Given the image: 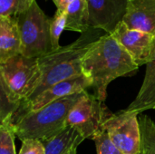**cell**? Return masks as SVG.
Here are the masks:
<instances>
[{
	"label": "cell",
	"instance_id": "6da1fadb",
	"mask_svg": "<svg viewBox=\"0 0 155 154\" xmlns=\"http://www.w3.org/2000/svg\"><path fill=\"white\" fill-rule=\"evenodd\" d=\"M139 66L111 34L105 33L87 52L83 74L92 81L94 95L104 103L107 87L116 78L137 72Z\"/></svg>",
	"mask_w": 155,
	"mask_h": 154
},
{
	"label": "cell",
	"instance_id": "7a4b0ae2",
	"mask_svg": "<svg viewBox=\"0 0 155 154\" xmlns=\"http://www.w3.org/2000/svg\"><path fill=\"white\" fill-rule=\"evenodd\" d=\"M103 30L89 28L73 43L38 58L41 78L34 93L20 105L29 103L53 85L83 74V61L87 52L104 35Z\"/></svg>",
	"mask_w": 155,
	"mask_h": 154
},
{
	"label": "cell",
	"instance_id": "3957f363",
	"mask_svg": "<svg viewBox=\"0 0 155 154\" xmlns=\"http://www.w3.org/2000/svg\"><path fill=\"white\" fill-rule=\"evenodd\" d=\"M85 91L59 99L28 113L13 126L15 136L21 142L26 140L45 142L54 138L66 127L71 110L81 100Z\"/></svg>",
	"mask_w": 155,
	"mask_h": 154
},
{
	"label": "cell",
	"instance_id": "277c9868",
	"mask_svg": "<svg viewBox=\"0 0 155 154\" xmlns=\"http://www.w3.org/2000/svg\"><path fill=\"white\" fill-rule=\"evenodd\" d=\"M16 19L21 37V54L39 58L53 51L50 38L51 18L41 9L36 0Z\"/></svg>",
	"mask_w": 155,
	"mask_h": 154
},
{
	"label": "cell",
	"instance_id": "5b68a950",
	"mask_svg": "<svg viewBox=\"0 0 155 154\" xmlns=\"http://www.w3.org/2000/svg\"><path fill=\"white\" fill-rule=\"evenodd\" d=\"M40 78L38 58L18 54L0 63V80L21 103L34 93Z\"/></svg>",
	"mask_w": 155,
	"mask_h": 154
},
{
	"label": "cell",
	"instance_id": "8992f818",
	"mask_svg": "<svg viewBox=\"0 0 155 154\" xmlns=\"http://www.w3.org/2000/svg\"><path fill=\"white\" fill-rule=\"evenodd\" d=\"M112 114L104 103L86 90L81 100L71 110L66 126L74 128L84 139L93 140L96 135L105 132L104 123Z\"/></svg>",
	"mask_w": 155,
	"mask_h": 154
},
{
	"label": "cell",
	"instance_id": "52a82bcc",
	"mask_svg": "<svg viewBox=\"0 0 155 154\" xmlns=\"http://www.w3.org/2000/svg\"><path fill=\"white\" fill-rule=\"evenodd\" d=\"M139 115L126 110L113 113L104 123L111 142L123 154H139L142 137Z\"/></svg>",
	"mask_w": 155,
	"mask_h": 154
},
{
	"label": "cell",
	"instance_id": "ba28073f",
	"mask_svg": "<svg viewBox=\"0 0 155 154\" xmlns=\"http://www.w3.org/2000/svg\"><path fill=\"white\" fill-rule=\"evenodd\" d=\"M87 88H92V81L84 74L62 81L43 92L29 103L20 105L11 117L10 122L14 126L28 113L38 110L59 99L85 91Z\"/></svg>",
	"mask_w": 155,
	"mask_h": 154
},
{
	"label": "cell",
	"instance_id": "9c48e42d",
	"mask_svg": "<svg viewBox=\"0 0 155 154\" xmlns=\"http://www.w3.org/2000/svg\"><path fill=\"white\" fill-rule=\"evenodd\" d=\"M111 34L126 50L139 67L146 65L152 60L155 51V35L131 29L124 22L119 24Z\"/></svg>",
	"mask_w": 155,
	"mask_h": 154
},
{
	"label": "cell",
	"instance_id": "30bf717a",
	"mask_svg": "<svg viewBox=\"0 0 155 154\" xmlns=\"http://www.w3.org/2000/svg\"><path fill=\"white\" fill-rule=\"evenodd\" d=\"M129 0H87L90 28L113 34L124 20Z\"/></svg>",
	"mask_w": 155,
	"mask_h": 154
},
{
	"label": "cell",
	"instance_id": "8fae6325",
	"mask_svg": "<svg viewBox=\"0 0 155 154\" xmlns=\"http://www.w3.org/2000/svg\"><path fill=\"white\" fill-rule=\"evenodd\" d=\"M123 22L131 29L155 35V0H129Z\"/></svg>",
	"mask_w": 155,
	"mask_h": 154
},
{
	"label": "cell",
	"instance_id": "7c38bea8",
	"mask_svg": "<svg viewBox=\"0 0 155 154\" xmlns=\"http://www.w3.org/2000/svg\"><path fill=\"white\" fill-rule=\"evenodd\" d=\"M21 54V37L16 16H0V63Z\"/></svg>",
	"mask_w": 155,
	"mask_h": 154
},
{
	"label": "cell",
	"instance_id": "4fadbf2b",
	"mask_svg": "<svg viewBox=\"0 0 155 154\" xmlns=\"http://www.w3.org/2000/svg\"><path fill=\"white\" fill-rule=\"evenodd\" d=\"M152 109L155 110V51L152 60L146 64L143 83L136 98L125 110L139 115Z\"/></svg>",
	"mask_w": 155,
	"mask_h": 154
},
{
	"label": "cell",
	"instance_id": "5bb4252c",
	"mask_svg": "<svg viewBox=\"0 0 155 154\" xmlns=\"http://www.w3.org/2000/svg\"><path fill=\"white\" fill-rule=\"evenodd\" d=\"M66 15L65 30L82 34L90 28L87 0H74L66 10Z\"/></svg>",
	"mask_w": 155,
	"mask_h": 154
},
{
	"label": "cell",
	"instance_id": "9a60e30c",
	"mask_svg": "<svg viewBox=\"0 0 155 154\" xmlns=\"http://www.w3.org/2000/svg\"><path fill=\"white\" fill-rule=\"evenodd\" d=\"M143 154H155V123L147 115H141L138 117Z\"/></svg>",
	"mask_w": 155,
	"mask_h": 154
},
{
	"label": "cell",
	"instance_id": "2e32d148",
	"mask_svg": "<svg viewBox=\"0 0 155 154\" xmlns=\"http://www.w3.org/2000/svg\"><path fill=\"white\" fill-rule=\"evenodd\" d=\"M0 123L10 121L13 114L19 108L21 102L8 90L4 82L0 80Z\"/></svg>",
	"mask_w": 155,
	"mask_h": 154
},
{
	"label": "cell",
	"instance_id": "e0dca14e",
	"mask_svg": "<svg viewBox=\"0 0 155 154\" xmlns=\"http://www.w3.org/2000/svg\"><path fill=\"white\" fill-rule=\"evenodd\" d=\"M67 15L66 12L56 9L55 14L51 18L50 24V38L53 50L58 49L61 45L59 44L61 34L66 26Z\"/></svg>",
	"mask_w": 155,
	"mask_h": 154
},
{
	"label": "cell",
	"instance_id": "ac0fdd59",
	"mask_svg": "<svg viewBox=\"0 0 155 154\" xmlns=\"http://www.w3.org/2000/svg\"><path fill=\"white\" fill-rule=\"evenodd\" d=\"M15 131L10 121L0 123V154H16Z\"/></svg>",
	"mask_w": 155,
	"mask_h": 154
},
{
	"label": "cell",
	"instance_id": "d6986e66",
	"mask_svg": "<svg viewBox=\"0 0 155 154\" xmlns=\"http://www.w3.org/2000/svg\"><path fill=\"white\" fill-rule=\"evenodd\" d=\"M35 0H0V16H17L30 8Z\"/></svg>",
	"mask_w": 155,
	"mask_h": 154
},
{
	"label": "cell",
	"instance_id": "ffe728a7",
	"mask_svg": "<svg viewBox=\"0 0 155 154\" xmlns=\"http://www.w3.org/2000/svg\"><path fill=\"white\" fill-rule=\"evenodd\" d=\"M93 141L95 143L97 154H123L111 142L106 132L96 135Z\"/></svg>",
	"mask_w": 155,
	"mask_h": 154
},
{
	"label": "cell",
	"instance_id": "44dd1931",
	"mask_svg": "<svg viewBox=\"0 0 155 154\" xmlns=\"http://www.w3.org/2000/svg\"><path fill=\"white\" fill-rule=\"evenodd\" d=\"M19 154H45V149L39 140H26L22 142Z\"/></svg>",
	"mask_w": 155,
	"mask_h": 154
},
{
	"label": "cell",
	"instance_id": "7402d4cb",
	"mask_svg": "<svg viewBox=\"0 0 155 154\" xmlns=\"http://www.w3.org/2000/svg\"><path fill=\"white\" fill-rule=\"evenodd\" d=\"M54 2V4L56 6V9L61 10V11H64L66 12L69 5L74 1V0H52Z\"/></svg>",
	"mask_w": 155,
	"mask_h": 154
},
{
	"label": "cell",
	"instance_id": "603a6c76",
	"mask_svg": "<svg viewBox=\"0 0 155 154\" xmlns=\"http://www.w3.org/2000/svg\"><path fill=\"white\" fill-rule=\"evenodd\" d=\"M76 150H77V148H74V149H72V150H70L68 152H66L65 154H77V152H76Z\"/></svg>",
	"mask_w": 155,
	"mask_h": 154
},
{
	"label": "cell",
	"instance_id": "cb8c5ba5",
	"mask_svg": "<svg viewBox=\"0 0 155 154\" xmlns=\"http://www.w3.org/2000/svg\"><path fill=\"white\" fill-rule=\"evenodd\" d=\"M139 154H143V153H142V152H141V153H139Z\"/></svg>",
	"mask_w": 155,
	"mask_h": 154
}]
</instances>
